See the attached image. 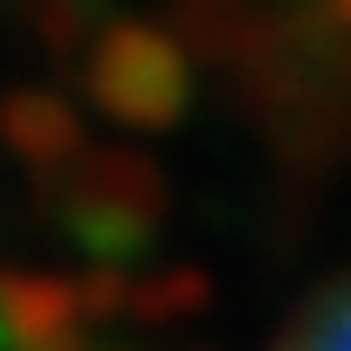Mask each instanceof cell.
Wrapping results in <instances>:
<instances>
[{"mask_svg": "<svg viewBox=\"0 0 351 351\" xmlns=\"http://www.w3.org/2000/svg\"><path fill=\"white\" fill-rule=\"evenodd\" d=\"M49 186H56V228L90 262H110V269L145 255L172 214V180L138 145H97L83 165H69Z\"/></svg>", "mask_w": 351, "mask_h": 351, "instance_id": "6da1fadb", "label": "cell"}, {"mask_svg": "<svg viewBox=\"0 0 351 351\" xmlns=\"http://www.w3.org/2000/svg\"><path fill=\"white\" fill-rule=\"evenodd\" d=\"M83 97L117 131H172L193 104V49L158 21H104L83 56Z\"/></svg>", "mask_w": 351, "mask_h": 351, "instance_id": "7a4b0ae2", "label": "cell"}, {"mask_svg": "<svg viewBox=\"0 0 351 351\" xmlns=\"http://www.w3.org/2000/svg\"><path fill=\"white\" fill-rule=\"evenodd\" d=\"M0 351H97L76 276L0 269Z\"/></svg>", "mask_w": 351, "mask_h": 351, "instance_id": "3957f363", "label": "cell"}, {"mask_svg": "<svg viewBox=\"0 0 351 351\" xmlns=\"http://www.w3.org/2000/svg\"><path fill=\"white\" fill-rule=\"evenodd\" d=\"M0 152L49 186V180H62L69 165H83L97 145H90V131H83V110H76L62 90L21 83V90L0 97Z\"/></svg>", "mask_w": 351, "mask_h": 351, "instance_id": "277c9868", "label": "cell"}, {"mask_svg": "<svg viewBox=\"0 0 351 351\" xmlns=\"http://www.w3.org/2000/svg\"><path fill=\"white\" fill-rule=\"evenodd\" d=\"M207 303H214V282L200 269H158V276H138L131 282V324H152V330L186 324Z\"/></svg>", "mask_w": 351, "mask_h": 351, "instance_id": "5b68a950", "label": "cell"}, {"mask_svg": "<svg viewBox=\"0 0 351 351\" xmlns=\"http://www.w3.org/2000/svg\"><path fill=\"white\" fill-rule=\"evenodd\" d=\"M276 351H351V276L317 289L296 310V324L276 337Z\"/></svg>", "mask_w": 351, "mask_h": 351, "instance_id": "8992f818", "label": "cell"}, {"mask_svg": "<svg viewBox=\"0 0 351 351\" xmlns=\"http://www.w3.org/2000/svg\"><path fill=\"white\" fill-rule=\"evenodd\" d=\"M104 14H97V0H35V42L49 49V56H90V42L104 35L97 28Z\"/></svg>", "mask_w": 351, "mask_h": 351, "instance_id": "52a82bcc", "label": "cell"}, {"mask_svg": "<svg viewBox=\"0 0 351 351\" xmlns=\"http://www.w3.org/2000/svg\"><path fill=\"white\" fill-rule=\"evenodd\" d=\"M131 282L138 276H124V269H110V262H90L83 276H76V296H83V317L104 330V324H117V317H131Z\"/></svg>", "mask_w": 351, "mask_h": 351, "instance_id": "ba28073f", "label": "cell"}, {"mask_svg": "<svg viewBox=\"0 0 351 351\" xmlns=\"http://www.w3.org/2000/svg\"><path fill=\"white\" fill-rule=\"evenodd\" d=\"M324 14H330V21H337V28L351 35V0H324Z\"/></svg>", "mask_w": 351, "mask_h": 351, "instance_id": "9c48e42d", "label": "cell"}, {"mask_svg": "<svg viewBox=\"0 0 351 351\" xmlns=\"http://www.w3.org/2000/svg\"><path fill=\"white\" fill-rule=\"evenodd\" d=\"M124 351H165V344H124Z\"/></svg>", "mask_w": 351, "mask_h": 351, "instance_id": "30bf717a", "label": "cell"}]
</instances>
